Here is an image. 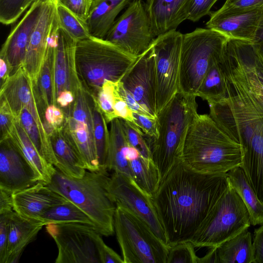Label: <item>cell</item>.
I'll list each match as a JSON object with an SVG mask.
<instances>
[{
  "instance_id": "1",
  "label": "cell",
  "mask_w": 263,
  "mask_h": 263,
  "mask_svg": "<svg viewBox=\"0 0 263 263\" xmlns=\"http://www.w3.org/2000/svg\"><path fill=\"white\" fill-rule=\"evenodd\" d=\"M221 64L226 97L209 104L210 116L241 147L243 170L258 198L263 202V99L249 83L243 61L234 48Z\"/></svg>"
},
{
  "instance_id": "2",
  "label": "cell",
  "mask_w": 263,
  "mask_h": 263,
  "mask_svg": "<svg viewBox=\"0 0 263 263\" xmlns=\"http://www.w3.org/2000/svg\"><path fill=\"white\" fill-rule=\"evenodd\" d=\"M229 184L227 173H200L176 163L153 197L168 247L191 241Z\"/></svg>"
},
{
  "instance_id": "3",
  "label": "cell",
  "mask_w": 263,
  "mask_h": 263,
  "mask_svg": "<svg viewBox=\"0 0 263 263\" xmlns=\"http://www.w3.org/2000/svg\"><path fill=\"white\" fill-rule=\"evenodd\" d=\"M181 160L200 173H227L240 166L241 147L209 114H198L187 129Z\"/></svg>"
},
{
  "instance_id": "4",
  "label": "cell",
  "mask_w": 263,
  "mask_h": 263,
  "mask_svg": "<svg viewBox=\"0 0 263 263\" xmlns=\"http://www.w3.org/2000/svg\"><path fill=\"white\" fill-rule=\"evenodd\" d=\"M196 97L179 91L157 114L158 136L147 142L161 182L181 160L187 129L198 114Z\"/></svg>"
},
{
  "instance_id": "5",
  "label": "cell",
  "mask_w": 263,
  "mask_h": 263,
  "mask_svg": "<svg viewBox=\"0 0 263 263\" xmlns=\"http://www.w3.org/2000/svg\"><path fill=\"white\" fill-rule=\"evenodd\" d=\"M107 170H87L81 178L68 176L55 167L48 185L73 202L93 221L102 236L114 233L116 205L109 195Z\"/></svg>"
},
{
  "instance_id": "6",
  "label": "cell",
  "mask_w": 263,
  "mask_h": 263,
  "mask_svg": "<svg viewBox=\"0 0 263 263\" xmlns=\"http://www.w3.org/2000/svg\"><path fill=\"white\" fill-rule=\"evenodd\" d=\"M138 57L104 39L91 37L77 42L75 62L83 86L94 97L105 81L121 80Z\"/></svg>"
},
{
  "instance_id": "7",
  "label": "cell",
  "mask_w": 263,
  "mask_h": 263,
  "mask_svg": "<svg viewBox=\"0 0 263 263\" xmlns=\"http://www.w3.org/2000/svg\"><path fill=\"white\" fill-rule=\"evenodd\" d=\"M229 40L223 34L207 28H197L183 34L179 91L196 96L212 61L222 53Z\"/></svg>"
},
{
  "instance_id": "8",
  "label": "cell",
  "mask_w": 263,
  "mask_h": 263,
  "mask_svg": "<svg viewBox=\"0 0 263 263\" xmlns=\"http://www.w3.org/2000/svg\"><path fill=\"white\" fill-rule=\"evenodd\" d=\"M114 227L124 263H166L170 247L129 210L116 204Z\"/></svg>"
},
{
  "instance_id": "9",
  "label": "cell",
  "mask_w": 263,
  "mask_h": 263,
  "mask_svg": "<svg viewBox=\"0 0 263 263\" xmlns=\"http://www.w3.org/2000/svg\"><path fill=\"white\" fill-rule=\"evenodd\" d=\"M251 225L247 208L229 183L191 242L195 248L217 247Z\"/></svg>"
},
{
  "instance_id": "10",
  "label": "cell",
  "mask_w": 263,
  "mask_h": 263,
  "mask_svg": "<svg viewBox=\"0 0 263 263\" xmlns=\"http://www.w3.org/2000/svg\"><path fill=\"white\" fill-rule=\"evenodd\" d=\"M73 102L63 109V128L76 146L89 171L100 170L95 135L92 96L82 85L74 95Z\"/></svg>"
},
{
  "instance_id": "11",
  "label": "cell",
  "mask_w": 263,
  "mask_h": 263,
  "mask_svg": "<svg viewBox=\"0 0 263 263\" xmlns=\"http://www.w3.org/2000/svg\"><path fill=\"white\" fill-rule=\"evenodd\" d=\"M156 37L145 3L133 0L116 20L104 40L124 52L138 57L152 45Z\"/></svg>"
},
{
  "instance_id": "12",
  "label": "cell",
  "mask_w": 263,
  "mask_h": 263,
  "mask_svg": "<svg viewBox=\"0 0 263 263\" xmlns=\"http://www.w3.org/2000/svg\"><path fill=\"white\" fill-rule=\"evenodd\" d=\"M183 34L172 30L157 36L153 46L156 70V113L179 91Z\"/></svg>"
},
{
  "instance_id": "13",
  "label": "cell",
  "mask_w": 263,
  "mask_h": 263,
  "mask_svg": "<svg viewBox=\"0 0 263 263\" xmlns=\"http://www.w3.org/2000/svg\"><path fill=\"white\" fill-rule=\"evenodd\" d=\"M45 226L58 249L55 262L100 263L97 246L100 234L96 228L72 224Z\"/></svg>"
},
{
  "instance_id": "14",
  "label": "cell",
  "mask_w": 263,
  "mask_h": 263,
  "mask_svg": "<svg viewBox=\"0 0 263 263\" xmlns=\"http://www.w3.org/2000/svg\"><path fill=\"white\" fill-rule=\"evenodd\" d=\"M108 192L116 205L128 209L142 219L157 237L168 246L153 197L141 189L132 178L114 172L109 178Z\"/></svg>"
},
{
  "instance_id": "15",
  "label": "cell",
  "mask_w": 263,
  "mask_h": 263,
  "mask_svg": "<svg viewBox=\"0 0 263 263\" xmlns=\"http://www.w3.org/2000/svg\"><path fill=\"white\" fill-rule=\"evenodd\" d=\"M120 81L144 109L157 118L156 70L153 44L137 58Z\"/></svg>"
},
{
  "instance_id": "16",
  "label": "cell",
  "mask_w": 263,
  "mask_h": 263,
  "mask_svg": "<svg viewBox=\"0 0 263 263\" xmlns=\"http://www.w3.org/2000/svg\"><path fill=\"white\" fill-rule=\"evenodd\" d=\"M0 97L7 102L16 119L23 108L28 110L38 125L46 144L52 151L49 137L44 128V113L34 86L22 66L1 85Z\"/></svg>"
},
{
  "instance_id": "17",
  "label": "cell",
  "mask_w": 263,
  "mask_h": 263,
  "mask_svg": "<svg viewBox=\"0 0 263 263\" xmlns=\"http://www.w3.org/2000/svg\"><path fill=\"white\" fill-rule=\"evenodd\" d=\"M41 181L10 138L0 141V189L11 194Z\"/></svg>"
},
{
  "instance_id": "18",
  "label": "cell",
  "mask_w": 263,
  "mask_h": 263,
  "mask_svg": "<svg viewBox=\"0 0 263 263\" xmlns=\"http://www.w3.org/2000/svg\"><path fill=\"white\" fill-rule=\"evenodd\" d=\"M57 1L46 0L31 33L22 66L35 86L45 57L50 36L57 24Z\"/></svg>"
},
{
  "instance_id": "19",
  "label": "cell",
  "mask_w": 263,
  "mask_h": 263,
  "mask_svg": "<svg viewBox=\"0 0 263 263\" xmlns=\"http://www.w3.org/2000/svg\"><path fill=\"white\" fill-rule=\"evenodd\" d=\"M77 42L59 25L57 30V45L53 67L55 101L62 91L69 90L75 95L82 85L76 67L75 51Z\"/></svg>"
},
{
  "instance_id": "20",
  "label": "cell",
  "mask_w": 263,
  "mask_h": 263,
  "mask_svg": "<svg viewBox=\"0 0 263 263\" xmlns=\"http://www.w3.org/2000/svg\"><path fill=\"white\" fill-rule=\"evenodd\" d=\"M45 1L34 2L10 32L3 44L0 58L11 68L12 74L23 65L31 33L40 17Z\"/></svg>"
},
{
  "instance_id": "21",
  "label": "cell",
  "mask_w": 263,
  "mask_h": 263,
  "mask_svg": "<svg viewBox=\"0 0 263 263\" xmlns=\"http://www.w3.org/2000/svg\"><path fill=\"white\" fill-rule=\"evenodd\" d=\"M12 199L14 211L35 221H41L42 216L50 208L68 201L42 181L13 193Z\"/></svg>"
},
{
  "instance_id": "22",
  "label": "cell",
  "mask_w": 263,
  "mask_h": 263,
  "mask_svg": "<svg viewBox=\"0 0 263 263\" xmlns=\"http://www.w3.org/2000/svg\"><path fill=\"white\" fill-rule=\"evenodd\" d=\"M263 10V7L254 9L211 12L206 23L207 28L217 31L229 39L252 42Z\"/></svg>"
},
{
  "instance_id": "23",
  "label": "cell",
  "mask_w": 263,
  "mask_h": 263,
  "mask_svg": "<svg viewBox=\"0 0 263 263\" xmlns=\"http://www.w3.org/2000/svg\"><path fill=\"white\" fill-rule=\"evenodd\" d=\"M192 0H146V10L156 37L172 30L187 20Z\"/></svg>"
},
{
  "instance_id": "24",
  "label": "cell",
  "mask_w": 263,
  "mask_h": 263,
  "mask_svg": "<svg viewBox=\"0 0 263 263\" xmlns=\"http://www.w3.org/2000/svg\"><path fill=\"white\" fill-rule=\"evenodd\" d=\"M49 140L55 159L54 167L68 176L82 177L87 171L86 164L63 126L54 130Z\"/></svg>"
},
{
  "instance_id": "25",
  "label": "cell",
  "mask_w": 263,
  "mask_h": 263,
  "mask_svg": "<svg viewBox=\"0 0 263 263\" xmlns=\"http://www.w3.org/2000/svg\"><path fill=\"white\" fill-rule=\"evenodd\" d=\"M44 224L24 218L15 211L9 215L6 263H16L25 248L37 236Z\"/></svg>"
},
{
  "instance_id": "26",
  "label": "cell",
  "mask_w": 263,
  "mask_h": 263,
  "mask_svg": "<svg viewBox=\"0 0 263 263\" xmlns=\"http://www.w3.org/2000/svg\"><path fill=\"white\" fill-rule=\"evenodd\" d=\"M132 0H92L86 21L91 36L104 39L120 12Z\"/></svg>"
},
{
  "instance_id": "27",
  "label": "cell",
  "mask_w": 263,
  "mask_h": 263,
  "mask_svg": "<svg viewBox=\"0 0 263 263\" xmlns=\"http://www.w3.org/2000/svg\"><path fill=\"white\" fill-rule=\"evenodd\" d=\"M110 124L106 168L123 174L133 179V174L126 157V150L129 143L122 120L116 118Z\"/></svg>"
},
{
  "instance_id": "28",
  "label": "cell",
  "mask_w": 263,
  "mask_h": 263,
  "mask_svg": "<svg viewBox=\"0 0 263 263\" xmlns=\"http://www.w3.org/2000/svg\"><path fill=\"white\" fill-rule=\"evenodd\" d=\"M9 138L39 175L41 181L48 184L52 179L55 167L40 154L17 120Z\"/></svg>"
},
{
  "instance_id": "29",
  "label": "cell",
  "mask_w": 263,
  "mask_h": 263,
  "mask_svg": "<svg viewBox=\"0 0 263 263\" xmlns=\"http://www.w3.org/2000/svg\"><path fill=\"white\" fill-rule=\"evenodd\" d=\"M58 26L57 23L50 36L44 61L34 86L37 99L44 114L48 106L55 105L53 67Z\"/></svg>"
},
{
  "instance_id": "30",
  "label": "cell",
  "mask_w": 263,
  "mask_h": 263,
  "mask_svg": "<svg viewBox=\"0 0 263 263\" xmlns=\"http://www.w3.org/2000/svg\"><path fill=\"white\" fill-rule=\"evenodd\" d=\"M227 175L230 185L240 197L248 210L251 225L262 224L263 202L258 198L243 170L237 166L230 170Z\"/></svg>"
},
{
  "instance_id": "31",
  "label": "cell",
  "mask_w": 263,
  "mask_h": 263,
  "mask_svg": "<svg viewBox=\"0 0 263 263\" xmlns=\"http://www.w3.org/2000/svg\"><path fill=\"white\" fill-rule=\"evenodd\" d=\"M218 263H255L251 233L246 229L217 247Z\"/></svg>"
},
{
  "instance_id": "32",
  "label": "cell",
  "mask_w": 263,
  "mask_h": 263,
  "mask_svg": "<svg viewBox=\"0 0 263 263\" xmlns=\"http://www.w3.org/2000/svg\"><path fill=\"white\" fill-rule=\"evenodd\" d=\"M226 49L213 59L196 93V97L206 101L209 104L218 102L226 97V81L221 64V59Z\"/></svg>"
},
{
  "instance_id": "33",
  "label": "cell",
  "mask_w": 263,
  "mask_h": 263,
  "mask_svg": "<svg viewBox=\"0 0 263 263\" xmlns=\"http://www.w3.org/2000/svg\"><path fill=\"white\" fill-rule=\"evenodd\" d=\"M41 221L45 226L50 224H72L92 227L98 230L91 219L69 200L50 208L42 216Z\"/></svg>"
},
{
  "instance_id": "34",
  "label": "cell",
  "mask_w": 263,
  "mask_h": 263,
  "mask_svg": "<svg viewBox=\"0 0 263 263\" xmlns=\"http://www.w3.org/2000/svg\"><path fill=\"white\" fill-rule=\"evenodd\" d=\"M128 162L133 180L141 189L153 197L161 182L159 172L153 161L139 155Z\"/></svg>"
},
{
  "instance_id": "35",
  "label": "cell",
  "mask_w": 263,
  "mask_h": 263,
  "mask_svg": "<svg viewBox=\"0 0 263 263\" xmlns=\"http://www.w3.org/2000/svg\"><path fill=\"white\" fill-rule=\"evenodd\" d=\"M27 135L40 154L51 165L54 166L55 159L52 151L46 144L35 120L25 108H23L16 118Z\"/></svg>"
},
{
  "instance_id": "36",
  "label": "cell",
  "mask_w": 263,
  "mask_h": 263,
  "mask_svg": "<svg viewBox=\"0 0 263 263\" xmlns=\"http://www.w3.org/2000/svg\"><path fill=\"white\" fill-rule=\"evenodd\" d=\"M56 13L59 26L74 40L78 42L91 37L86 23L57 2Z\"/></svg>"
},
{
  "instance_id": "37",
  "label": "cell",
  "mask_w": 263,
  "mask_h": 263,
  "mask_svg": "<svg viewBox=\"0 0 263 263\" xmlns=\"http://www.w3.org/2000/svg\"><path fill=\"white\" fill-rule=\"evenodd\" d=\"M94 135L100 170H107L106 162L109 140L107 123L102 114L96 108L93 111Z\"/></svg>"
},
{
  "instance_id": "38",
  "label": "cell",
  "mask_w": 263,
  "mask_h": 263,
  "mask_svg": "<svg viewBox=\"0 0 263 263\" xmlns=\"http://www.w3.org/2000/svg\"><path fill=\"white\" fill-rule=\"evenodd\" d=\"M116 83L105 81L96 96L92 97L96 108L102 114L107 123L117 118L114 109Z\"/></svg>"
},
{
  "instance_id": "39",
  "label": "cell",
  "mask_w": 263,
  "mask_h": 263,
  "mask_svg": "<svg viewBox=\"0 0 263 263\" xmlns=\"http://www.w3.org/2000/svg\"><path fill=\"white\" fill-rule=\"evenodd\" d=\"M36 0H0V22L4 25L14 23Z\"/></svg>"
},
{
  "instance_id": "40",
  "label": "cell",
  "mask_w": 263,
  "mask_h": 263,
  "mask_svg": "<svg viewBox=\"0 0 263 263\" xmlns=\"http://www.w3.org/2000/svg\"><path fill=\"white\" fill-rule=\"evenodd\" d=\"M121 120L129 144L137 149L143 158L153 160L149 147L144 138L145 134L135 124L122 119Z\"/></svg>"
},
{
  "instance_id": "41",
  "label": "cell",
  "mask_w": 263,
  "mask_h": 263,
  "mask_svg": "<svg viewBox=\"0 0 263 263\" xmlns=\"http://www.w3.org/2000/svg\"><path fill=\"white\" fill-rule=\"evenodd\" d=\"M195 246L191 241H185L170 246L166 263H198Z\"/></svg>"
},
{
  "instance_id": "42",
  "label": "cell",
  "mask_w": 263,
  "mask_h": 263,
  "mask_svg": "<svg viewBox=\"0 0 263 263\" xmlns=\"http://www.w3.org/2000/svg\"><path fill=\"white\" fill-rule=\"evenodd\" d=\"M16 118L6 100L0 97L1 140L9 138Z\"/></svg>"
},
{
  "instance_id": "43",
  "label": "cell",
  "mask_w": 263,
  "mask_h": 263,
  "mask_svg": "<svg viewBox=\"0 0 263 263\" xmlns=\"http://www.w3.org/2000/svg\"><path fill=\"white\" fill-rule=\"evenodd\" d=\"M44 128L49 135L55 129L63 126L65 120V113L62 108L56 105L48 106L44 114Z\"/></svg>"
},
{
  "instance_id": "44",
  "label": "cell",
  "mask_w": 263,
  "mask_h": 263,
  "mask_svg": "<svg viewBox=\"0 0 263 263\" xmlns=\"http://www.w3.org/2000/svg\"><path fill=\"white\" fill-rule=\"evenodd\" d=\"M242 43L249 61L257 78L263 85V55L254 47L251 42L242 40Z\"/></svg>"
},
{
  "instance_id": "45",
  "label": "cell",
  "mask_w": 263,
  "mask_h": 263,
  "mask_svg": "<svg viewBox=\"0 0 263 263\" xmlns=\"http://www.w3.org/2000/svg\"><path fill=\"white\" fill-rule=\"evenodd\" d=\"M218 0H192L187 20L197 22L201 18L210 15L211 8Z\"/></svg>"
},
{
  "instance_id": "46",
  "label": "cell",
  "mask_w": 263,
  "mask_h": 263,
  "mask_svg": "<svg viewBox=\"0 0 263 263\" xmlns=\"http://www.w3.org/2000/svg\"><path fill=\"white\" fill-rule=\"evenodd\" d=\"M57 2L86 22L92 0H57Z\"/></svg>"
},
{
  "instance_id": "47",
  "label": "cell",
  "mask_w": 263,
  "mask_h": 263,
  "mask_svg": "<svg viewBox=\"0 0 263 263\" xmlns=\"http://www.w3.org/2000/svg\"><path fill=\"white\" fill-rule=\"evenodd\" d=\"M134 124L148 137L156 138L158 136L157 118L133 112Z\"/></svg>"
},
{
  "instance_id": "48",
  "label": "cell",
  "mask_w": 263,
  "mask_h": 263,
  "mask_svg": "<svg viewBox=\"0 0 263 263\" xmlns=\"http://www.w3.org/2000/svg\"><path fill=\"white\" fill-rule=\"evenodd\" d=\"M263 7V0H226L219 10L234 12L249 10Z\"/></svg>"
},
{
  "instance_id": "49",
  "label": "cell",
  "mask_w": 263,
  "mask_h": 263,
  "mask_svg": "<svg viewBox=\"0 0 263 263\" xmlns=\"http://www.w3.org/2000/svg\"><path fill=\"white\" fill-rule=\"evenodd\" d=\"M101 235L97 237V246L100 263H124L123 259L117 253L104 242Z\"/></svg>"
},
{
  "instance_id": "50",
  "label": "cell",
  "mask_w": 263,
  "mask_h": 263,
  "mask_svg": "<svg viewBox=\"0 0 263 263\" xmlns=\"http://www.w3.org/2000/svg\"><path fill=\"white\" fill-rule=\"evenodd\" d=\"M116 83L114 109L117 118L129 121L134 124L133 111L128 107L124 100L121 97Z\"/></svg>"
},
{
  "instance_id": "51",
  "label": "cell",
  "mask_w": 263,
  "mask_h": 263,
  "mask_svg": "<svg viewBox=\"0 0 263 263\" xmlns=\"http://www.w3.org/2000/svg\"><path fill=\"white\" fill-rule=\"evenodd\" d=\"M11 212L0 214V263H6L8 221Z\"/></svg>"
},
{
  "instance_id": "52",
  "label": "cell",
  "mask_w": 263,
  "mask_h": 263,
  "mask_svg": "<svg viewBox=\"0 0 263 263\" xmlns=\"http://www.w3.org/2000/svg\"><path fill=\"white\" fill-rule=\"evenodd\" d=\"M118 89L121 97L133 112L153 117L139 104L132 95L124 88L120 81L118 82Z\"/></svg>"
},
{
  "instance_id": "53",
  "label": "cell",
  "mask_w": 263,
  "mask_h": 263,
  "mask_svg": "<svg viewBox=\"0 0 263 263\" xmlns=\"http://www.w3.org/2000/svg\"><path fill=\"white\" fill-rule=\"evenodd\" d=\"M252 244L255 263H263V224L254 230Z\"/></svg>"
},
{
  "instance_id": "54",
  "label": "cell",
  "mask_w": 263,
  "mask_h": 263,
  "mask_svg": "<svg viewBox=\"0 0 263 263\" xmlns=\"http://www.w3.org/2000/svg\"><path fill=\"white\" fill-rule=\"evenodd\" d=\"M12 194L0 189V214L13 211Z\"/></svg>"
},
{
  "instance_id": "55",
  "label": "cell",
  "mask_w": 263,
  "mask_h": 263,
  "mask_svg": "<svg viewBox=\"0 0 263 263\" xmlns=\"http://www.w3.org/2000/svg\"><path fill=\"white\" fill-rule=\"evenodd\" d=\"M251 42L254 47L263 55V10L253 39Z\"/></svg>"
},
{
  "instance_id": "56",
  "label": "cell",
  "mask_w": 263,
  "mask_h": 263,
  "mask_svg": "<svg viewBox=\"0 0 263 263\" xmlns=\"http://www.w3.org/2000/svg\"><path fill=\"white\" fill-rule=\"evenodd\" d=\"M74 94L70 91H62L56 99V105L64 109L68 107L74 101Z\"/></svg>"
},
{
  "instance_id": "57",
  "label": "cell",
  "mask_w": 263,
  "mask_h": 263,
  "mask_svg": "<svg viewBox=\"0 0 263 263\" xmlns=\"http://www.w3.org/2000/svg\"><path fill=\"white\" fill-rule=\"evenodd\" d=\"M209 249V251L203 257L198 258V263H218L217 247Z\"/></svg>"
},
{
  "instance_id": "58",
  "label": "cell",
  "mask_w": 263,
  "mask_h": 263,
  "mask_svg": "<svg viewBox=\"0 0 263 263\" xmlns=\"http://www.w3.org/2000/svg\"><path fill=\"white\" fill-rule=\"evenodd\" d=\"M12 74V69L9 64L4 59L0 58V78L1 85Z\"/></svg>"
},
{
  "instance_id": "59",
  "label": "cell",
  "mask_w": 263,
  "mask_h": 263,
  "mask_svg": "<svg viewBox=\"0 0 263 263\" xmlns=\"http://www.w3.org/2000/svg\"><path fill=\"white\" fill-rule=\"evenodd\" d=\"M36 1H37V0H36ZM42 1H46V0H42ZM51 1H57V0H51Z\"/></svg>"
}]
</instances>
